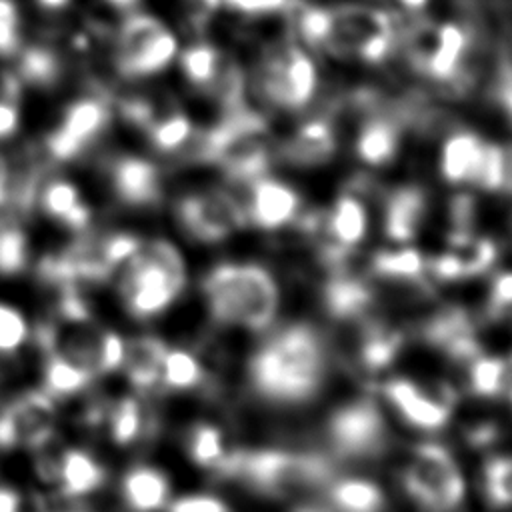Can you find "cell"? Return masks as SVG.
<instances>
[{
	"label": "cell",
	"mask_w": 512,
	"mask_h": 512,
	"mask_svg": "<svg viewBox=\"0 0 512 512\" xmlns=\"http://www.w3.org/2000/svg\"><path fill=\"white\" fill-rule=\"evenodd\" d=\"M254 390L280 404L310 400L324 382L326 356L320 336L308 324H292L274 334L250 358Z\"/></svg>",
	"instance_id": "cell-1"
},
{
	"label": "cell",
	"mask_w": 512,
	"mask_h": 512,
	"mask_svg": "<svg viewBox=\"0 0 512 512\" xmlns=\"http://www.w3.org/2000/svg\"><path fill=\"white\" fill-rule=\"evenodd\" d=\"M300 36L330 56L360 58L374 64L390 54L396 26L388 12L364 4L310 6L300 18Z\"/></svg>",
	"instance_id": "cell-2"
},
{
	"label": "cell",
	"mask_w": 512,
	"mask_h": 512,
	"mask_svg": "<svg viewBox=\"0 0 512 512\" xmlns=\"http://www.w3.org/2000/svg\"><path fill=\"white\" fill-rule=\"evenodd\" d=\"M210 316L220 324L264 330L278 310V288L258 264H218L202 282Z\"/></svg>",
	"instance_id": "cell-3"
},
{
	"label": "cell",
	"mask_w": 512,
	"mask_h": 512,
	"mask_svg": "<svg viewBox=\"0 0 512 512\" xmlns=\"http://www.w3.org/2000/svg\"><path fill=\"white\" fill-rule=\"evenodd\" d=\"M120 268L122 304L138 320L162 314L186 286L184 258L172 242L162 238L142 242Z\"/></svg>",
	"instance_id": "cell-4"
},
{
	"label": "cell",
	"mask_w": 512,
	"mask_h": 512,
	"mask_svg": "<svg viewBox=\"0 0 512 512\" xmlns=\"http://www.w3.org/2000/svg\"><path fill=\"white\" fill-rule=\"evenodd\" d=\"M216 472L240 478L254 492L272 498H286L332 480V464L324 456L282 450L226 452Z\"/></svg>",
	"instance_id": "cell-5"
},
{
	"label": "cell",
	"mask_w": 512,
	"mask_h": 512,
	"mask_svg": "<svg viewBox=\"0 0 512 512\" xmlns=\"http://www.w3.org/2000/svg\"><path fill=\"white\" fill-rule=\"evenodd\" d=\"M200 158L214 162L236 182H252L270 166V130L262 116L242 108L228 116L200 142Z\"/></svg>",
	"instance_id": "cell-6"
},
{
	"label": "cell",
	"mask_w": 512,
	"mask_h": 512,
	"mask_svg": "<svg viewBox=\"0 0 512 512\" xmlns=\"http://www.w3.org/2000/svg\"><path fill=\"white\" fill-rule=\"evenodd\" d=\"M142 244L130 232L82 236L38 264V276L56 288L108 280Z\"/></svg>",
	"instance_id": "cell-7"
},
{
	"label": "cell",
	"mask_w": 512,
	"mask_h": 512,
	"mask_svg": "<svg viewBox=\"0 0 512 512\" xmlns=\"http://www.w3.org/2000/svg\"><path fill=\"white\" fill-rule=\"evenodd\" d=\"M406 492L424 508L448 512L464 500V478L452 454L434 442L414 448L402 472Z\"/></svg>",
	"instance_id": "cell-8"
},
{
	"label": "cell",
	"mask_w": 512,
	"mask_h": 512,
	"mask_svg": "<svg viewBox=\"0 0 512 512\" xmlns=\"http://www.w3.org/2000/svg\"><path fill=\"white\" fill-rule=\"evenodd\" d=\"M470 48L468 32L454 22L422 20L408 28L404 50L410 64L432 80H454Z\"/></svg>",
	"instance_id": "cell-9"
},
{
	"label": "cell",
	"mask_w": 512,
	"mask_h": 512,
	"mask_svg": "<svg viewBox=\"0 0 512 512\" xmlns=\"http://www.w3.org/2000/svg\"><path fill=\"white\" fill-rule=\"evenodd\" d=\"M262 94L284 110H300L316 90V66L312 58L294 42H280L270 48L258 74Z\"/></svg>",
	"instance_id": "cell-10"
},
{
	"label": "cell",
	"mask_w": 512,
	"mask_h": 512,
	"mask_svg": "<svg viewBox=\"0 0 512 512\" xmlns=\"http://www.w3.org/2000/svg\"><path fill=\"white\" fill-rule=\"evenodd\" d=\"M328 440L336 456L370 460L388 444V430L380 408L370 398H360L338 408L328 420Z\"/></svg>",
	"instance_id": "cell-11"
},
{
	"label": "cell",
	"mask_w": 512,
	"mask_h": 512,
	"mask_svg": "<svg viewBox=\"0 0 512 512\" xmlns=\"http://www.w3.org/2000/svg\"><path fill=\"white\" fill-rule=\"evenodd\" d=\"M176 36L150 14H132L120 28L118 66L128 76H148L176 56Z\"/></svg>",
	"instance_id": "cell-12"
},
{
	"label": "cell",
	"mask_w": 512,
	"mask_h": 512,
	"mask_svg": "<svg viewBox=\"0 0 512 512\" xmlns=\"http://www.w3.org/2000/svg\"><path fill=\"white\" fill-rule=\"evenodd\" d=\"M56 428V408L44 390H28L0 410V448H44Z\"/></svg>",
	"instance_id": "cell-13"
},
{
	"label": "cell",
	"mask_w": 512,
	"mask_h": 512,
	"mask_svg": "<svg viewBox=\"0 0 512 512\" xmlns=\"http://www.w3.org/2000/svg\"><path fill=\"white\" fill-rule=\"evenodd\" d=\"M182 228L200 242L224 240L246 224V212L234 196L222 190H208L184 196L176 204Z\"/></svg>",
	"instance_id": "cell-14"
},
{
	"label": "cell",
	"mask_w": 512,
	"mask_h": 512,
	"mask_svg": "<svg viewBox=\"0 0 512 512\" xmlns=\"http://www.w3.org/2000/svg\"><path fill=\"white\" fill-rule=\"evenodd\" d=\"M108 120V108L100 98H80L62 114L60 126L48 138V152L56 160H70L88 146Z\"/></svg>",
	"instance_id": "cell-15"
},
{
	"label": "cell",
	"mask_w": 512,
	"mask_h": 512,
	"mask_svg": "<svg viewBox=\"0 0 512 512\" xmlns=\"http://www.w3.org/2000/svg\"><path fill=\"white\" fill-rule=\"evenodd\" d=\"M422 338L458 362L480 356L476 326L468 312L460 306H446L436 312L424 324Z\"/></svg>",
	"instance_id": "cell-16"
},
{
	"label": "cell",
	"mask_w": 512,
	"mask_h": 512,
	"mask_svg": "<svg viewBox=\"0 0 512 512\" xmlns=\"http://www.w3.org/2000/svg\"><path fill=\"white\" fill-rule=\"evenodd\" d=\"M42 480L56 482L64 496H86L106 480V468L86 450L66 448L54 462L42 464Z\"/></svg>",
	"instance_id": "cell-17"
},
{
	"label": "cell",
	"mask_w": 512,
	"mask_h": 512,
	"mask_svg": "<svg viewBox=\"0 0 512 512\" xmlns=\"http://www.w3.org/2000/svg\"><path fill=\"white\" fill-rule=\"evenodd\" d=\"M384 396L402 414L406 422L424 430H438L450 418V406L420 390L404 378H394L384 384Z\"/></svg>",
	"instance_id": "cell-18"
},
{
	"label": "cell",
	"mask_w": 512,
	"mask_h": 512,
	"mask_svg": "<svg viewBox=\"0 0 512 512\" xmlns=\"http://www.w3.org/2000/svg\"><path fill=\"white\" fill-rule=\"evenodd\" d=\"M116 196L128 206H152L160 200V174L158 168L136 156H122L110 170Z\"/></svg>",
	"instance_id": "cell-19"
},
{
	"label": "cell",
	"mask_w": 512,
	"mask_h": 512,
	"mask_svg": "<svg viewBox=\"0 0 512 512\" xmlns=\"http://www.w3.org/2000/svg\"><path fill=\"white\" fill-rule=\"evenodd\" d=\"M300 208V198L288 184L272 178L252 180L250 194V218L256 226L274 230L288 224Z\"/></svg>",
	"instance_id": "cell-20"
},
{
	"label": "cell",
	"mask_w": 512,
	"mask_h": 512,
	"mask_svg": "<svg viewBox=\"0 0 512 512\" xmlns=\"http://www.w3.org/2000/svg\"><path fill=\"white\" fill-rule=\"evenodd\" d=\"M336 152L334 126L324 118L300 124L280 146L282 160L294 166H320Z\"/></svg>",
	"instance_id": "cell-21"
},
{
	"label": "cell",
	"mask_w": 512,
	"mask_h": 512,
	"mask_svg": "<svg viewBox=\"0 0 512 512\" xmlns=\"http://www.w3.org/2000/svg\"><path fill=\"white\" fill-rule=\"evenodd\" d=\"M426 214V194L416 186L396 188L384 210V230L396 242H408L416 236Z\"/></svg>",
	"instance_id": "cell-22"
},
{
	"label": "cell",
	"mask_w": 512,
	"mask_h": 512,
	"mask_svg": "<svg viewBox=\"0 0 512 512\" xmlns=\"http://www.w3.org/2000/svg\"><path fill=\"white\" fill-rule=\"evenodd\" d=\"M326 312L336 320H358L372 306L374 294L370 286L354 276L336 270L322 290Z\"/></svg>",
	"instance_id": "cell-23"
},
{
	"label": "cell",
	"mask_w": 512,
	"mask_h": 512,
	"mask_svg": "<svg viewBox=\"0 0 512 512\" xmlns=\"http://www.w3.org/2000/svg\"><path fill=\"white\" fill-rule=\"evenodd\" d=\"M122 498L132 512H156L170 496L168 476L154 466H134L122 476Z\"/></svg>",
	"instance_id": "cell-24"
},
{
	"label": "cell",
	"mask_w": 512,
	"mask_h": 512,
	"mask_svg": "<svg viewBox=\"0 0 512 512\" xmlns=\"http://www.w3.org/2000/svg\"><path fill=\"white\" fill-rule=\"evenodd\" d=\"M400 146V126L396 120L388 116H374L366 120L356 136L354 150L356 156L370 164V166H382L388 164Z\"/></svg>",
	"instance_id": "cell-25"
},
{
	"label": "cell",
	"mask_w": 512,
	"mask_h": 512,
	"mask_svg": "<svg viewBox=\"0 0 512 512\" xmlns=\"http://www.w3.org/2000/svg\"><path fill=\"white\" fill-rule=\"evenodd\" d=\"M168 346L156 336H140L126 344L122 368L138 390L154 388L160 382L162 360Z\"/></svg>",
	"instance_id": "cell-26"
},
{
	"label": "cell",
	"mask_w": 512,
	"mask_h": 512,
	"mask_svg": "<svg viewBox=\"0 0 512 512\" xmlns=\"http://www.w3.org/2000/svg\"><path fill=\"white\" fill-rule=\"evenodd\" d=\"M42 210L72 230H84L90 224L92 210L82 200L78 186L68 180H52L40 194Z\"/></svg>",
	"instance_id": "cell-27"
},
{
	"label": "cell",
	"mask_w": 512,
	"mask_h": 512,
	"mask_svg": "<svg viewBox=\"0 0 512 512\" xmlns=\"http://www.w3.org/2000/svg\"><path fill=\"white\" fill-rule=\"evenodd\" d=\"M484 142L480 136L460 130L446 138L440 152V172L442 176L452 182H470L474 176V170L478 166Z\"/></svg>",
	"instance_id": "cell-28"
},
{
	"label": "cell",
	"mask_w": 512,
	"mask_h": 512,
	"mask_svg": "<svg viewBox=\"0 0 512 512\" xmlns=\"http://www.w3.org/2000/svg\"><path fill=\"white\" fill-rule=\"evenodd\" d=\"M402 332L382 322H366L360 334V362L366 370H382L398 356L402 348Z\"/></svg>",
	"instance_id": "cell-29"
},
{
	"label": "cell",
	"mask_w": 512,
	"mask_h": 512,
	"mask_svg": "<svg viewBox=\"0 0 512 512\" xmlns=\"http://www.w3.org/2000/svg\"><path fill=\"white\" fill-rule=\"evenodd\" d=\"M328 232L332 236V242L346 246L350 250L364 238L366 210L356 196L344 194L336 200L334 210L328 218Z\"/></svg>",
	"instance_id": "cell-30"
},
{
	"label": "cell",
	"mask_w": 512,
	"mask_h": 512,
	"mask_svg": "<svg viewBox=\"0 0 512 512\" xmlns=\"http://www.w3.org/2000/svg\"><path fill=\"white\" fill-rule=\"evenodd\" d=\"M94 380V374L76 362L56 354H46L44 366V392L50 396H72L84 390Z\"/></svg>",
	"instance_id": "cell-31"
},
{
	"label": "cell",
	"mask_w": 512,
	"mask_h": 512,
	"mask_svg": "<svg viewBox=\"0 0 512 512\" xmlns=\"http://www.w3.org/2000/svg\"><path fill=\"white\" fill-rule=\"evenodd\" d=\"M330 502L340 512H380L384 508V494L368 480L346 478L332 484Z\"/></svg>",
	"instance_id": "cell-32"
},
{
	"label": "cell",
	"mask_w": 512,
	"mask_h": 512,
	"mask_svg": "<svg viewBox=\"0 0 512 512\" xmlns=\"http://www.w3.org/2000/svg\"><path fill=\"white\" fill-rule=\"evenodd\" d=\"M450 244V252L458 264L460 278L486 272L498 258V248L490 238H476L474 234L450 236Z\"/></svg>",
	"instance_id": "cell-33"
},
{
	"label": "cell",
	"mask_w": 512,
	"mask_h": 512,
	"mask_svg": "<svg viewBox=\"0 0 512 512\" xmlns=\"http://www.w3.org/2000/svg\"><path fill=\"white\" fill-rule=\"evenodd\" d=\"M224 64L226 60L222 58L220 50L208 42H198L184 50L180 56L184 76L188 78V82L200 88H210L222 72Z\"/></svg>",
	"instance_id": "cell-34"
},
{
	"label": "cell",
	"mask_w": 512,
	"mask_h": 512,
	"mask_svg": "<svg viewBox=\"0 0 512 512\" xmlns=\"http://www.w3.org/2000/svg\"><path fill=\"white\" fill-rule=\"evenodd\" d=\"M152 144L160 152L180 150L192 138V122L186 114L172 110L164 116H154V120L146 126Z\"/></svg>",
	"instance_id": "cell-35"
},
{
	"label": "cell",
	"mask_w": 512,
	"mask_h": 512,
	"mask_svg": "<svg viewBox=\"0 0 512 512\" xmlns=\"http://www.w3.org/2000/svg\"><path fill=\"white\" fill-rule=\"evenodd\" d=\"M204 372L200 362L186 350L168 348L162 360L160 382L172 390L194 388L202 382Z\"/></svg>",
	"instance_id": "cell-36"
},
{
	"label": "cell",
	"mask_w": 512,
	"mask_h": 512,
	"mask_svg": "<svg viewBox=\"0 0 512 512\" xmlns=\"http://www.w3.org/2000/svg\"><path fill=\"white\" fill-rule=\"evenodd\" d=\"M108 418V432L110 438L118 444V446H128L132 444L142 428H144V420H142V408L138 404L136 398L124 396L120 398L106 414Z\"/></svg>",
	"instance_id": "cell-37"
},
{
	"label": "cell",
	"mask_w": 512,
	"mask_h": 512,
	"mask_svg": "<svg viewBox=\"0 0 512 512\" xmlns=\"http://www.w3.org/2000/svg\"><path fill=\"white\" fill-rule=\"evenodd\" d=\"M188 456L202 468H214L226 456L222 432L212 424H196L188 434Z\"/></svg>",
	"instance_id": "cell-38"
},
{
	"label": "cell",
	"mask_w": 512,
	"mask_h": 512,
	"mask_svg": "<svg viewBox=\"0 0 512 512\" xmlns=\"http://www.w3.org/2000/svg\"><path fill=\"white\" fill-rule=\"evenodd\" d=\"M372 270L386 278L414 280L424 274V256L414 248L396 252H378L372 258Z\"/></svg>",
	"instance_id": "cell-39"
},
{
	"label": "cell",
	"mask_w": 512,
	"mask_h": 512,
	"mask_svg": "<svg viewBox=\"0 0 512 512\" xmlns=\"http://www.w3.org/2000/svg\"><path fill=\"white\" fill-rule=\"evenodd\" d=\"M484 494L490 506H512V456H494L484 464Z\"/></svg>",
	"instance_id": "cell-40"
},
{
	"label": "cell",
	"mask_w": 512,
	"mask_h": 512,
	"mask_svg": "<svg viewBox=\"0 0 512 512\" xmlns=\"http://www.w3.org/2000/svg\"><path fill=\"white\" fill-rule=\"evenodd\" d=\"M508 364L500 358L478 356L470 366V388L482 398L498 396L506 386Z\"/></svg>",
	"instance_id": "cell-41"
},
{
	"label": "cell",
	"mask_w": 512,
	"mask_h": 512,
	"mask_svg": "<svg viewBox=\"0 0 512 512\" xmlns=\"http://www.w3.org/2000/svg\"><path fill=\"white\" fill-rule=\"evenodd\" d=\"M470 184L486 192H498L506 188V150L502 146L484 142V148Z\"/></svg>",
	"instance_id": "cell-42"
},
{
	"label": "cell",
	"mask_w": 512,
	"mask_h": 512,
	"mask_svg": "<svg viewBox=\"0 0 512 512\" xmlns=\"http://www.w3.org/2000/svg\"><path fill=\"white\" fill-rule=\"evenodd\" d=\"M28 264V238L14 226H0V274L12 276L26 268Z\"/></svg>",
	"instance_id": "cell-43"
},
{
	"label": "cell",
	"mask_w": 512,
	"mask_h": 512,
	"mask_svg": "<svg viewBox=\"0 0 512 512\" xmlns=\"http://www.w3.org/2000/svg\"><path fill=\"white\" fill-rule=\"evenodd\" d=\"M30 330L20 310L0 302V354L16 352L28 338Z\"/></svg>",
	"instance_id": "cell-44"
},
{
	"label": "cell",
	"mask_w": 512,
	"mask_h": 512,
	"mask_svg": "<svg viewBox=\"0 0 512 512\" xmlns=\"http://www.w3.org/2000/svg\"><path fill=\"white\" fill-rule=\"evenodd\" d=\"M16 80L4 78V82L0 84V140L12 136L18 130L20 124V110L16 104Z\"/></svg>",
	"instance_id": "cell-45"
},
{
	"label": "cell",
	"mask_w": 512,
	"mask_h": 512,
	"mask_svg": "<svg viewBox=\"0 0 512 512\" xmlns=\"http://www.w3.org/2000/svg\"><path fill=\"white\" fill-rule=\"evenodd\" d=\"M22 76L36 82H48L56 76V60L46 50H30L22 60Z\"/></svg>",
	"instance_id": "cell-46"
},
{
	"label": "cell",
	"mask_w": 512,
	"mask_h": 512,
	"mask_svg": "<svg viewBox=\"0 0 512 512\" xmlns=\"http://www.w3.org/2000/svg\"><path fill=\"white\" fill-rule=\"evenodd\" d=\"M18 42V10L12 0H0V54H10Z\"/></svg>",
	"instance_id": "cell-47"
},
{
	"label": "cell",
	"mask_w": 512,
	"mask_h": 512,
	"mask_svg": "<svg viewBox=\"0 0 512 512\" xmlns=\"http://www.w3.org/2000/svg\"><path fill=\"white\" fill-rule=\"evenodd\" d=\"M450 220H452V232L450 236H466L472 234L474 224V200L466 194H460L452 200L450 206Z\"/></svg>",
	"instance_id": "cell-48"
},
{
	"label": "cell",
	"mask_w": 512,
	"mask_h": 512,
	"mask_svg": "<svg viewBox=\"0 0 512 512\" xmlns=\"http://www.w3.org/2000/svg\"><path fill=\"white\" fill-rule=\"evenodd\" d=\"M488 306L494 316H504L512 310V272L498 274L494 278L492 288H490Z\"/></svg>",
	"instance_id": "cell-49"
},
{
	"label": "cell",
	"mask_w": 512,
	"mask_h": 512,
	"mask_svg": "<svg viewBox=\"0 0 512 512\" xmlns=\"http://www.w3.org/2000/svg\"><path fill=\"white\" fill-rule=\"evenodd\" d=\"M168 512H230V510L222 500L214 496L194 494V496H184L174 500Z\"/></svg>",
	"instance_id": "cell-50"
},
{
	"label": "cell",
	"mask_w": 512,
	"mask_h": 512,
	"mask_svg": "<svg viewBox=\"0 0 512 512\" xmlns=\"http://www.w3.org/2000/svg\"><path fill=\"white\" fill-rule=\"evenodd\" d=\"M220 6L222 0H184V12L196 30L206 26Z\"/></svg>",
	"instance_id": "cell-51"
},
{
	"label": "cell",
	"mask_w": 512,
	"mask_h": 512,
	"mask_svg": "<svg viewBox=\"0 0 512 512\" xmlns=\"http://www.w3.org/2000/svg\"><path fill=\"white\" fill-rule=\"evenodd\" d=\"M498 438V426L492 422H484V424H476L472 430H468L466 440L470 446L474 448H484L488 444H492Z\"/></svg>",
	"instance_id": "cell-52"
},
{
	"label": "cell",
	"mask_w": 512,
	"mask_h": 512,
	"mask_svg": "<svg viewBox=\"0 0 512 512\" xmlns=\"http://www.w3.org/2000/svg\"><path fill=\"white\" fill-rule=\"evenodd\" d=\"M232 10H238L242 14H268L276 12L274 4L270 0H222Z\"/></svg>",
	"instance_id": "cell-53"
},
{
	"label": "cell",
	"mask_w": 512,
	"mask_h": 512,
	"mask_svg": "<svg viewBox=\"0 0 512 512\" xmlns=\"http://www.w3.org/2000/svg\"><path fill=\"white\" fill-rule=\"evenodd\" d=\"M0 512H22V496L12 486L0 484Z\"/></svg>",
	"instance_id": "cell-54"
},
{
	"label": "cell",
	"mask_w": 512,
	"mask_h": 512,
	"mask_svg": "<svg viewBox=\"0 0 512 512\" xmlns=\"http://www.w3.org/2000/svg\"><path fill=\"white\" fill-rule=\"evenodd\" d=\"M496 92H498V100H500L502 108L506 110V114L512 120V72L510 70L502 72V80H500Z\"/></svg>",
	"instance_id": "cell-55"
},
{
	"label": "cell",
	"mask_w": 512,
	"mask_h": 512,
	"mask_svg": "<svg viewBox=\"0 0 512 512\" xmlns=\"http://www.w3.org/2000/svg\"><path fill=\"white\" fill-rule=\"evenodd\" d=\"M8 178H10L8 164L0 154V206L6 202V196H8Z\"/></svg>",
	"instance_id": "cell-56"
},
{
	"label": "cell",
	"mask_w": 512,
	"mask_h": 512,
	"mask_svg": "<svg viewBox=\"0 0 512 512\" xmlns=\"http://www.w3.org/2000/svg\"><path fill=\"white\" fill-rule=\"evenodd\" d=\"M404 10H408V12H420V10H424L426 8V4H428V0H396Z\"/></svg>",
	"instance_id": "cell-57"
},
{
	"label": "cell",
	"mask_w": 512,
	"mask_h": 512,
	"mask_svg": "<svg viewBox=\"0 0 512 512\" xmlns=\"http://www.w3.org/2000/svg\"><path fill=\"white\" fill-rule=\"evenodd\" d=\"M38 4L48 10H58V8H64L68 4V0H38Z\"/></svg>",
	"instance_id": "cell-58"
},
{
	"label": "cell",
	"mask_w": 512,
	"mask_h": 512,
	"mask_svg": "<svg viewBox=\"0 0 512 512\" xmlns=\"http://www.w3.org/2000/svg\"><path fill=\"white\" fill-rule=\"evenodd\" d=\"M110 4H114V6H118V8H128V6H132L136 0H108Z\"/></svg>",
	"instance_id": "cell-59"
},
{
	"label": "cell",
	"mask_w": 512,
	"mask_h": 512,
	"mask_svg": "<svg viewBox=\"0 0 512 512\" xmlns=\"http://www.w3.org/2000/svg\"><path fill=\"white\" fill-rule=\"evenodd\" d=\"M296 512H326L324 508H318V506H302V508H298Z\"/></svg>",
	"instance_id": "cell-60"
}]
</instances>
